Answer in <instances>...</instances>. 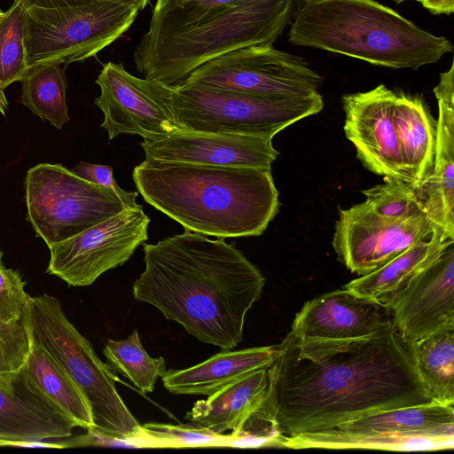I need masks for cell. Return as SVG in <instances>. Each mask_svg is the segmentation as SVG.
I'll list each match as a JSON object with an SVG mask.
<instances>
[{"label":"cell","instance_id":"4","mask_svg":"<svg viewBox=\"0 0 454 454\" xmlns=\"http://www.w3.org/2000/svg\"><path fill=\"white\" fill-rule=\"evenodd\" d=\"M132 178L148 204L202 235H262L279 207L270 168L145 160L134 168Z\"/></svg>","mask_w":454,"mask_h":454},{"label":"cell","instance_id":"40","mask_svg":"<svg viewBox=\"0 0 454 454\" xmlns=\"http://www.w3.org/2000/svg\"><path fill=\"white\" fill-rule=\"evenodd\" d=\"M9 441L3 438H0V446H9Z\"/></svg>","mask_w":454,"mask_h":454},{"label":"cell","instance_id":"24","mask_svg":"<svg viewBox=\"0 0 454 454\" xmlns=\"http://www.w3.org/2000/svg\"><path fill=\"white\" fill-rule=\"evenodd\" d=\"M281 447L294 450H442L454 448V433L394 434L345 433L331 428L320 432L282 437Z\"/></svg>","mask_w":454,"mask_h":454},{"label":"cell","instance_id":"29","mask_svg":"<svg viewBox=\"0 0 454 454\" xmlns=\"http://www.w3.org/2000/svg\"><path fill=\"white\" fill-rule=\"evenodd\" d=\"M103 353L107 367L127 378L144 394L153 392L157 380L167 372L164 358L148 355L136 329L125 340L109 339Z\"/></svg>","mask_w":454,"mask_h":454},{"label":"cell","instance_id":"1","mask_svg":"<svg viewBox=\"0 0 454 454\" xmlns=\"http://www.w3.org/2000/svg\"><path fill=\"white\" fill-rule=\"evenodd\" d=\"M277 346L256 415L281 437L434 402L392 319L350 340H306L290 331Z\"/></svg>","mask_w":454,"mask_h":454},{"label":"cell","instance_id":"10","mask_svg":"<svg viewBox=\"0 0 454 454\" xmlns=\"http://www.w3.org/2000/svg\"><path fill=\"white\" fill-rule=\"evenodd\" d=\"M322 77L301 58L272 44L229 51L197 67L179 85L257 97H302L317 91Z\"/></svg>","mask_w":454,"mask_h":454},{"label":"cell","instance_id":"8","mask_svg":"<svg viewBox=\"0 0 454 454\" xmlns=\"http://www.w3.org/2000/svg\"><path fill=\"white\" fill-rule=\"evenodd\" d=\"M146 0H99L60 8H27V67L83 61L120 38Z\"/></svg>","mask_w":454,"mask_h":454},{"label":"cell","instance_id":"20","mask_svg":"<svg viewBox=\"0 0 454 454\" xmlns=\"http://www.w3.org/2000/svg\"><path fill=\"white\" fill-rule=\"evenodd\" d=\"M268 369L249 372L195 402L185 419L219 434L238 432L264 404L269 388Z\"/></svg>","mask_w":454,"mask_h":454},{"label":"cell","instance_id":"22","mask_svg":"<svg viewBox=\"0 0 454 454\" xmlns=\"http://www.w3.org/2000/svg\"><path fill=\"white\" fill-rule=\"evenodd\" d=\"M393 121L409 184L418 189L433 170L436 121L419 96L395 91Z\"/></svg>","mask_w":454,"mask_h":454},{"label":"cell","instance_id":"17","mask_svg":"<svg viewBox=\"0 0 454 454\" xmlns=\"http://www.w3.org/2000/svg\"><path fill=\"white\" fill-rule=\"evenodd\" d=\"M386 307L344 288L325 293L296 314L291 332L306 340H350L371 335L389 319Z\"/></svg>","mask_w":454,"mask_h":454},{"label":"cell","instance_id":"26","mask_svg":"<svg viewBox=\"0 0 454 454\" xmlns=\"http://www.w3.org/2000/svg\"><path fill=\"white\" fill-rule=\"evenodd\" d=\"M333 429L394 434L454 433V405L432 402L397 408L343 422Z\"/></svg>","mask_w":454,"mask_h":454},{"label":"cell","instance_id":"11","mask_svg":"<svg viewBox=\"0 0 454 454\" xmlns=\"http://www.w3.org/2000/svg\"><path fill=\"white\" fill-rule=\"evenodd\" d=\"M150 218L143 206L126 208L62 242L49 247L46 272L71 286H87L124 264L148 239Z\"/></svg>","mask_w":454,"mask_h":454},{"label":"cell","instance_id":"21","mask_svg":"<svg viewBox=\"0 0 454 454\" xmlns=\"http://www.w3.org/2000/svg\"><path fill=\"white\" fill-rule=\"evenodd\" d=\"M278 346L222 349L189 368L167 370L161 377L164 387L174 395H208L249 372L271 365Z\"/></svg>","mask_w":454,"mask_h":454},{"label":"cell","instance_id":"37","mask_svg":"<svg viewBox=\"0 0 454 454\" xmlns=\"http://www.w3.org/2000/svg\"><path fill=\"white\" fill-rule=\"evenodd\" d=\"M431 13L450 15L454 12V0H416Z\"/></svg>","mask_w":454,"mask_h":454},{"label":"cell","instance_id":"25","mask_svg":"<svg viewBox=\"0 0 454 454\" xmlns=\"http://www.w3.org/2000/svg\"><path fill=\"white\" fill-rule=\"evenodd\" d=\"M20 372L76 427L87 430L94 427L91 411L82 392L59 364L32 340Z\"/></svg>","mask_w":454,"mask_h":454},{"label":"cell","instance_id":"34","mask_svg":"<svg viewBox=\"0 0 454 454\" xmlns=\"http://www.w3.org/2000/svg\"><path fill=\"white\" fill-rule=\"evenodd\" d=\"M2 257L0 250V321L13 323L22 318L30 295L20 272L7 269Z\"/></svg>","mask_w":454,"mask_h":454},{"label":"cell","instance_id":"6","mask_svg":"<svg viewBox=\"0 0 454 454\" xmlns=\"http://www.w3.org/2000/svg\"><path fill=\"white\" fill-rule=\"evenodd\" d=\"M22 320L30 339L42 346L84 395L99 434L127 447L148 448L150 440L117 392L113 372L90 341L66 317L59 301L49 294L29 296Z\"/></svg>","mask_w":454,"mask_h":454},{"label":"cell","instance_id":"16","mask_svg":"<svg viewBox=\"0 0 454 454\" xmlns=\"http://www.w3.org/2000/svg\"><path fill=\"white\" fill-rule=\"evenodd\" d=\"M121 63H106L96 83L100 95L95 105L104 114L101 128L113 140L121 134L138 135L144 139L180 129Z\"/></svg>","mask_w":454,"mask_h":454},{"label":"cell","instance_id":"18","mask_svg":"<svg viewBox=\"0 0 454 454\" xmlns=\"http://www.w3.org/2000/svg\"><path fill=\"white\" fill-rule=\"evenodd\" d=\"M438 104L433 170L415 190L431 222L454 238V63L434 88Z\"/></svg>","mask_w":454,"mask_h":454},{"label":"cell","instance_id":"13","mask_svg":"<svg viewBox=\"0 0 454 454\" xmlns=\"http://www.w3.org/2000/svg\"><path fill=\"white\" fill-rule=\"evenodd\" d=\"M395 90L380 84L372 90L344 94V133L365 168L384 178L409 184L393 121Z\"/></svg>","mask_w":454,"mask_h":454},{"label":"cell","instance_id":"35","mask_svg":"<svg viewBox=\"0 0 454 454\" xmlns=\"http://www.w3.org/2000/svg\"><path fill=\"white\" fill-rule=\"evenodd\" d=\"M70 170L77 176L88 182L111 189L129 207L132 208L140 206L136 201L138 192H126L122 190L114 178L111 166L81 161Z\"/></svg>","mask_w":454,"mask_h":454},{"label":"cell","instance_id":"30","mask_svg":"<svg viewBox=\"0 0 454 454\" xmlns=\"http://www.w3.org/2000/svg\"><path fill=\"white\" fill-rule=\"evenodd\" d=\"M27 8L14 0L0 17V86L4 90L14 82H20L27 73L25 46Z\"/></svg>","mask_w":454,"mask_h":454},{"label":"cell","instance_id":"5","mask_svg":"<svg viewBox=\"0 0 454 454\" xmlns=\"http://www.w3.org/2000/svg\"><path fill=\"white\" fill-rule=\"evenodd\" d=\"M288 41L391 68L434 64L453 45L374 0H305Z\"/></svg>","mask_w":454,"mask_h":454},{"label":"cell","instance_id":"38","mask_svg":"<svg viewBox=\"0 0 454 454\" xmlns=\"http://www.w3.org/2000/svg\"><path fill=\"white\" fill-rule=\"evenodd\" d=\"M9 446L23 448H64L61 442H51L43 440H10Z\"/></svg>","mask_w":454,"mask_h":454},{"label":"cell","instance_id":"19","mask_svg":"<svg viewBox=\"0 0 454 454\" xmlns=\"http://www.w3.org/2000/svg\"><path fill=\"white\" fill-rule=\"evenodd\" d=\"M75 427L20 370L0 373V438L65 439Z\"/></svg>","mask_w":454,"mask_h":454},{"label":"cell","instance_id":"31","mask_svg":"<svg viewBox=\"0 0 454 454\" xmlns=\"http://www.w3.org/2000/svg\"><path fill=\"white\" fill-rule=\"evenodd\" d=\"M362 192L364 203L384 217L399 219L426 213L415 189L402 180L384 178L383 184Z\"/></svg>","mask_w":454,"mask_h":454},{"label":"cell","instance_id":"9","mask_svg":"<svg viewBox=\"0 0 454 454\" xmlns=\"http://www.w3.org/2000/svg\"><path fill=\"white\" fill-rule=\"evenodd\" d=\"M24 186L27 219L48 247L131 208L111 189L59 163L29 168Z\"/></svg>","mask_w":454,"mask_h":454},{"label":"cell","instance_id":"33","mask_svg":"<svg viewBox=\"0 0 454 454\" xmlns=\"http://www.w3.org/2000/svg\"><path fill=\"white\" fill-rule=\"evenodd\" d=\"M30 346L31 340L22 318L13 323L0 321V373L19 371Z\"/></svg>","mask_w":454,"mask_h":454},{"label":"cell","instance_id":"12","mask_svg":"<svg viewBox=\"0 0 454 454\" xmlns=\"http://www.w3.org/2000/svg\"><path fill=\"white\" fill-rule=\"evenodd\" d=\"M437 230L426 213L392 219L378 215L364 201L339 210L332 244L339 262L363 276Z\"/></svg>","mask_w":454,"mask_h":454},{"label":"cell","instance_id":"3","mask_svg":"<svg viewBox=\"0 0 454 454\" xmlns=\"http://www.w3.org/2000/svg\"><path fill=\"white\" fill-rule=\"evenodd\" d=\"M305 0H156L133 52L143 78L182 84L200 66L229 51L273 44Z\"/></svg>","mask_w":454,"mask_h":454},{"label":"cell","instance_id":"28","mask_svg":"<svg viewBox=\"0 0 454 454\" xmlns=\"http://www.w3.org/2000/svg\"><path fill=\"white\" fill-rule=\"evenodd\" d=\"M20 82V103L43 121L47 120L60 129L70 121L66 97V74L60 64L47 63L28 67Z\"/></svg>","mask_w":454,"mask_h":454},{"label":"cell","instance_id":"39","mask_svg":"<svg viewBox=\"0 0 454 454\" xmlns=\"http://www.w3.org/2000/svg\"><path fill=\"white\" fill-rule=\"evenodd\" d=\"M3 90H4L0 86V113L3 115H5V112L8 107V102Z\"/></svg>","mask_w":454,"mask_h":454},{"label":"cell","instance_id":"32","mask_svg":"<svg viewBox=\"0 0 454 454\" xmlns=\"http://www.w3.org/2000/svg\"><path fill=\"white\" fill-rule=\"evenodd\" d=\"M142 427L155 448L231 447V434H219L193 423L149 422Z\"/></svg>","mask_w":454,"mask_h":454},{"label":"cell","instance_id":"41","mask_svg":"<svg viewBox=\"0 0 454 454\" xmlns=\"http://www.w3.org/2000/svg\"><path fill=\"white\" fill-rule=\"evenodd\" d=\"M393 1L395 2L396 4H400V3H403L405 1H416V0H393Z\"/></svg>","mask_w":454,"mask_h":454},{"label":"cell","instance_id":"23","mask_svg":"<svg viewBox=\"0 0 454 454\" xmlns=\"http://www.w3.org/2000/svg\"><path fill=\"white\" fill-rule=\"evenodd\" d=\"M453 242V237L437 230L380 268L351 280L344 288L385 307L392 296L403 288L414 276L429 266Z\"/></svg>","mask_w":454,"mask_h":454},{"label":"cell","instance_id":"2","mask_svg":"<svg viewBox=\"0 0 454 454\" xmlns=\"http://www.w3.org/2000/svg\"><path fill=\"white\" fill-rule=\"evenodd\" d=\"M143 250L145 270L132 286L137 301L201 342L232 349L242 341L265 278L233 243L185 230Z\"/></svg>","mask_w":454,"mask_h":454},{"label":"cell","instance_id":"15","mask_svg":"<svg viewBox=\"0 0 454 454\" xmlns=\"http://www.w3.org/2000/svg\"><path fill=\"white\" fill-rule=\"evenodd\" d=\"M146 160L224 167L270 168L278 155L272 139L185 129L144 139Z\"/></svg>","mask_w":454,"mask_h":454},{"label":"cell","instance_id":"42","mask_svg":"<svg viewBox=\"0 0 454 454\" xmlns=\"http://www.w3.org/2000/svg\"><path fill=\"white\" fill-rule=\"evenodd\" d=\"M2 13H3V12L0 10V17H1Z\"/></svg>","mask_w":454,"mask_h":454},{"label":"cell","instance_id":"27","mask_svg":"<svg viewBox=\"0 0 454 454\" xmlns=\"http://www.w3.org/2000/svg\"><path fill=\"white\" fill-rule=\"evenodd\" d=\"M410 345L417 371L433 400L454 405V326Z\"/></svg>","mask_w":454,"mask_h":454},{"label":"cell","instance_id":"36","mask_svg":"<svg viewBox=\"0 0 454 454\" xmlns=\"http://www.w3.org/2000/svg\"><path fill=\"white\" fill-rule=\"evenodd\" d=\"M27 8H60L99 0H20ZM150 1V0H146Z\"/></svg>","mask_w":454,"mask_h":454},{"label":"cell","instance_id":"7","mask_svg":"<svg viewBox=\"0 0 454 454\" xmlns=\"http://www.w3.org/2000/svg\"><path fill=\"white\" fill-rule=\"evenodd\" d=\"M140 84L180 129L272 139L294 122L321 112L318 91L302 97H257L145 78Z\"/></svg>","mask_w":454,"mask_h":454},{"label":"cell","instance_id":"14","mask_svg":"<svg viewBox=\"0 0 454 454\" xmlns=\"http://www.w3.org/2000/svg\"><path fill=\"white\" fill-rule=\"evenodd\" d=\"M385 307L408 343L454 326V242L392 296Z\"/></svg>","mask_w":454,"mask_h":454}]
</instances>
